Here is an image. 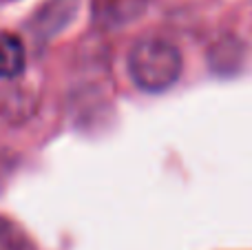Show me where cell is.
<instances>
[{
    "label": "cell",
    "instance_id": "obj_2",
    "mask_svg": "<svg viewBox=\"0 0 252 250\" xmlns=\"http://www.w3.org/2000/svg\"><path fill=\"white\" fill-rule=\"evenodd\" d=\"M27 53L18 35L2 31L0 33V80H13L25 73Z\"/></svg>",
    "mask_w": 252,
    "mask_h": 250
},
{
    "label": "cell",
    "instance_id": "obj_3",
    "mask_svg": "<svg viewBox=\"0 0 252 250\" xmlns=\"http://www.w3.org/2000/svg\"><path fill=\"white\" fill-rule=\"evenodd\" d=\"M0 250H35V246L20 226L0 217Z\"/></svg>",
    "mask_w": 252,
    "mask_h": 250
},
{
    "label": "cell",
    "instance_id": "obj_1",
    "mask_svg": "<svg viewBox=\"0 0 252 250\" xmlns=\"http://www.w3.org/2000/svg\"><path fill=\"white\" fill-rule=\"evenodd\" d=\"M128 75L142 91H166L182 75V53L168 40L144 38L128 53Z\"/></svg>",
    "mask_w": 252,
    "mask_h": 250
}]
</instances>
